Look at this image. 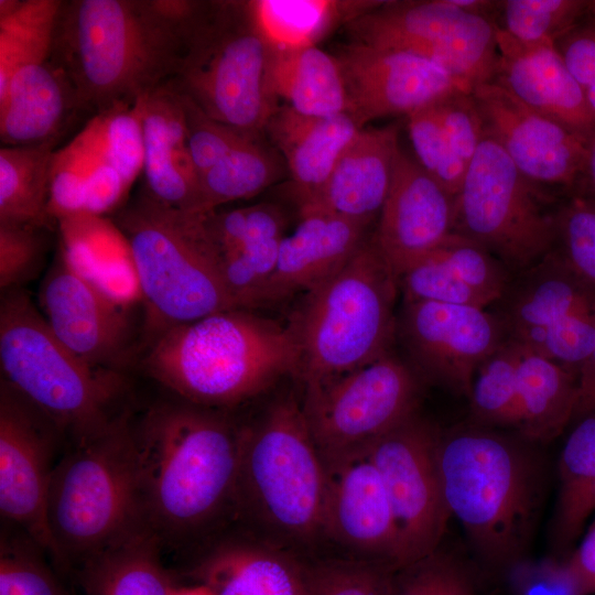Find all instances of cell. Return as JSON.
Listing matches in <instances>:
<instances>
[{"mask_svg": "<svg viewBox=\"0 0 595 595\" xmlns=\"http://www.w3.org/2000/svg\"><path fill=\"white\" fill-rule=\"evenodd\" d=\"M496 37L498 60L490 83L587 144L595 134V120L583 88L554 44L522 43L498 28Z\"/></svg>", "mask_w": 595, "mask_h": 595, "instance_id": "obj_23", "label": "cell"}, {"mask_svg": "<svg viewBox=\"0 0 595 595\" xmlns=\"http://www.w3.org/2000/svg\"><path fill=\"white\" fill-rule=\"evenodd\" d=\"M113 224L128 244L140 293L159 333L237 309L206 213L171 207L145 192L120 209Z\"/></svg>", "mask_w": 595, "mask_h": 595, "instance_id": "obj_8", "label": "cell"}, {"mask_svg": "<svg viewBox=\"0 0 595 595\" xmlns=\"http://www.w3.org/2000/svg\"><path fill=\"white\" fill-rule=\"evenodd\" d=\"M591 11L595 14V0H591Z\"/></svg>", "mask_w": 595, "mask_h": 595, "instance_id": "obj_61", "label": "cell"}, {"mask_svg": "<svg viewBox=\"0 0 595 595\" xmlns=\"http://www.w3.org/2000/svg\"><path fill=\"white\" fill-rule=\"evenodd\" d=\"M71 142L97 161L113 167L131 186L143 169L139 98L95 113Z\"/></svg>", "mask_w": 595, "mask_h": 595, "instance_id": "obj_38", "label": "cell"}, {"mask_svg": "<svg viewBox=\"0 0 595 595\" xmlns=\"http://www.w3.org/2000/svg\"><path fill=\"white\" fill-rule=\"evenodd\" d=\"M345 28L351 42L414 53L470 89L490 82L498 60V26L451 0L382 1Z\"/></svg>", "mask_w": 595, "mask_h": 595, "instance_id": "obj_12", "label": "cell"}, {"mask_svg": "<svg viewBox=\"0 0 595 595\" xmlns=\"http://www.w3.org/2000/svg\"><path fill=\"white\" fill-rule=\"evenodd\" d=\"M2 378L73 442L108 426L125 390L119 371L89 365L52 332L23 289L0 302Z\"/></svg>", "mask_w": 595, "mask_h": 595, "instance_id": "obj_9", "label": "cell"}, {"mask_svg": "<svg viewBox=\"0 0 595 595\" xmlns=\"http://www.w3.org/2000/svg\"><path fill=\"white\" fill-rule=\"evenodd\" d=\"M41 229L31 225L0 223V289L22 286L41 269L45 240Z\"/></svg>", "mask_w": 595, "mask_h": 595, "instance_id": "obj_49", "label": "cell"}, {"mask_svg": "<svg viewBox=\"0 0 595 595\" xmlns=\"http://www.w3.org/2000/svg\"><path fill=\"white\" fill-rule=\"evenodd\" d=\"M147 193L171 207L198 213L199 184L188 147L180 93L166 83L139 97Z\"/></svg>", "mask_w": 595, "mask_h": 595, "instance_id": "obj_24", "label": "cell"}, {"mask_svg": "<svg viewBox=\"0 0 595 595\" xmlns=\"http://www.w3.org/2000/svg\"><path fill=\"white\" fill-rule=\"evenodd\" d=\"M54 423L1 379L0 511L58 565L46 520L57 434Z\"/></svg>", "mask_w": 595, "mask_h": 595, "instance_id": "obj_16", "label": "cell"}, {"mask_svg": "<svg viewBox=\"0 0 595 595\" xmlns=\"http://www.w3.org/2000/svg\"><path fill=\"white\" fill-rule=\"evenodd\" d=\"M521 346L508 337L477 368L468 394L473 423L517 428Z\"/></svg>", "mask_w": 595, "mask_h": 595, "instance_id": "obj_39", "label": "cell"}, {"mask_svg": "<svg viewBox=\"0 0 595 595\" xmlns=\"http://www.w3.org/2000/svg\"><path fill=\"white\" fill-rule=\"evenodd\" d=\"M160 545L158 537L141 524L88 558L78 565L85 595H171Z\"/></svg>", "mask_w": 595, "mask_h": 595, "instance_id": "obj_30", "label": "cell"}, {"mask_svg": "<svg viewBox=\"0 0 595 595\" xmlns=\"http://www.w3.org/2000/svg\"><path fill=\"white\" fill-rule=\"evenodd\" d=\"M54 143L0 148V223L50 226Z\"/></svg>", "mask_w": 595, "mask_h": 595, "instance_id": "obj_35", "label": "cell"}, {"mask_svg": "<svg viewBox=\"0 0 595 595\" xmlns=\"http://www.w3.org/2000/svg\"><path fill=\"white\" fill-rule=\"evenodd\" d=\"M195 574L214 595H306L303 566L281 553L246 544L218 548Z\"/></svg>", "mask_w": 595, "mask_h": 595, "instance_id": "obj_29", "label": "cell"}, {"mask_svg": "<svg viewBox=\"0 0 595 595\" xmlns=\"http://www.w3.org/2000/svg\"><path fill=\"white\" fill-rule=\"evenodd\" d=\"M182 23L163 14L156 0L62 1L50 60L79 108L97 113L173 78Z\"/></svg>", "mask_w": 595, "mask_h": 595, "instance_id": "obj_3", "label": "cell"}, {"mask_svg": "<svg viewBox=\"0 0 595 595\" xmlns=\"http://www.w3.org/2000/svg\"><path fill=\"white\" fill-rule=\"evenodd\" d=\"M473 95L484 137L497 143L531 182L570 195L584 165L586 143L494 83L475 86Z\"/></svg>", "mask_w": 595, "mask_h": 595, "instance_id": "obj_18", "label": "cell"}, {"mask_svg": "<svg viewBox=\"0 0 595 595\" xmlns=\"http://www.w3.org/2000/svg\"><path fill=\"white\" fill-rule=\"evenodd\" d=\"M559 195L564 196L527 178L484 138L454 198V232L508 269L527 270L556 246Z\"/></svg>", "mask_w": 595, "mask_h": 595, "instance_id": "obj_11", "label": "cell"}, {"mask_svg": "<svg viewBox=\"0 0 595 595\" xmlns=\"http://www.w3.org/2000/svg\"><path fill=\"white\" fill-rule=\"evenodd\" d=\"M388 595H483L470 569L456 555L434 552L396 567Z\"/></svg>", "mask_w": 595, "mask_h": 595, "instance_id": "obj_41", "label": "cell"}, {"mask_svg": "<svg viewBox=\"0 0 595 595\" xmlns=\"http://www.w3.org/2000/svg\"><path fill=\"white\" fill-rule=\"evenodd\" d=\"M236 493L288 536L305 540L323 532L326 468L303 405L292 394L240 431Z\"/></svg>", "mask_w": 595, "mask_h": 595, "instance_id": "obj_10", "label": "cell"}, {"mask_svg": "<svg viewBox=\"0 0 595 595\" xmlns=\"http://www.w3.org/2000/svg\"><path fill=\"white\" fill-rule=\"evenodd\" d=\"M284 227L285 217L273 204L262 203L230 209L224 218L228 252L248 245L283 238Z\"/></svg>", "mask_w": 595, "mask_h": 595, "instance_id": "obj_53", "label": "cell"}, {"mask_svg": "<svg viewBox=\"0 0 595 595\" xmlns=\"http://www.w3.org/2000/svg\"><path fill=\"white\" fill-rule=\"evenodd\" d=\"M394 569L376 560L304 567L306 595H388Z\"/></svg>", "mask_w": 595, "mask_h": 595, "instance_id": "obj_45", "label": "cell"}, {"mask_svg": "<svg viewBox=\"0 0 595 595\" xmlns=\"http://www.w3.org/2000/svg\"><path fill=\"white\" fill-rule=\"evenodd\" d=\"M323 532L336 541L402 565L399 532L382 478L366 447L324 461Z\"/></svg>", "mask_w": 595, "mask_h": 595, "instance_id": "obj_21", "label": "cell"}, {"mask_svg": "<svg viewBox=\"0 0 595 595\" xmlns=\"http://www.w3.org/2000/svg\"><path fill=\"white\" fill-rule=\"evenodd\" d=\"M133 435L143 522L161 544L207 523L236 493L240 431L208 408L159 402Z\"/></svg>", "mask_w": 595, "mask_h": 595, "instance_id": "obj_2", "label": "cell"}, {"mask_svg": "<svg viewBox=\"0 0 595 595\" xmlns=\"http://www.w3.org/2000/svg\"><path fill=\"white\" fill-rule=\"evenodd\" d=\"M363 128L349 112L311 117L282 105L271 116L264 133L289 170L299 214L317 201L339 156Z\"/></svg>", "mask_w": 595, "mask_h": 595, "instance_id": "obj_26", "label": "cell"}, {"mask_svg": "<svg viewBox=\"0 0 595 595\" xmlns=\"http://www.w3.org/2000/svg\"><path fill=\"white\" fill-rule=\"evenodd\" d=\"M577 378L554 361L521 347L518 367L520 436L532 443L555 439L574 420Z\"/></svg>", "mask_w": 595, "mask_h": 595, "instance_id": "obj_31", "label": "cell"}, {"mask_svg": "<svg viewBox=\"0 0 595 595\" xmlns=\"http://www.w3.org/2000/svg\"><path fill=\"white\" fill-rule=\"evenodd\" d=\"M559 576L566 595L595 594V515L578 545L559 563Z\"/></svg>", "mask_w": 595, "mask_h": 595, "instance_id": "obj_56", "label": "cell"}, {"mask_svg": "<svg viewBox=\"0 0 595 595\" xmlns=\"http://www.w3.org/2000/svg\"><path fill=\"white\" fill-rule=\"evenodd\" d=\"M88 172L86 155L71 142L54 152L50 183L53 219L84 214Z\"/></svg>", "mask_w": 595, "mask_h": 595, "instance_id": "obj_51", "label": "cell"}, {"mask_svg": "<svg viewBox=\"0 0 595 595\" xmlns=\"http://www.w3.org/2000/svg\"><path fill=\"white\" fill-rule=\"evenodd\" d=\"M433 107L452 147L468 165L485 138L473 90L457 89Z\"/></svg>", "mask_w": 595, "mask_h": 595, "instance_id": "obj_52", "label": "cell"}, {"mask_svg": "<svg viewBox=\"0 0 595 595\" xmlns=\"http://www.w3.org/2000/svg\"><path fill=\"white\" fill-rule=\"evenodd\" d=\"M382 1L253 0L256 23L272 51L316 46L336 26L348 24Z\"/></svg>", "mask_w": 595, "mask_h": 595, "instance_id": "obj_34", "label": "cell"}, {"mask_svg": "<svg viewBox=\"0 0 595 595\" xmlns=\"http://www.w3.org/2000/svg\"><path fill=\"white\" fill-rule=\"evenodd\" d=\"M80 151L89 163L84 214L102 216L120 204L130 186L113 167L97 161L83 150Z\"/></svg>", "mask_w": 595, "mask_h": 595, "instance_id": "obj_55", "label": "cell"}, {"mask_svg": "<svg viewBox=\"0 0 595 595\" xmlns=\"http://www.w3.org/2000/svg\"><path fill=\"white\" fill-rule=\"evenodd\" d=\"M171 595H214L213 592L199 584L198 586L193 587H183V588H172Z\"/></svg>", "mask_w": 595, "mask_h": 595, "instance_id": "obj_59", "label": "cell"}, {"mask_svg": "<svg viewBox=\"0 0 595 595\" xmlns=\"http://www.w3.org/2000/svg\"><path fill=\"white\" fill-rule=\"evenodd\" d=\"M398 288L371 234L342 269L305 293L289 323L301 349L298 376L305 390L389 353Z\"/></svg>", "mask_w": 595, "mask_h": 595, "instance_id": "obj_6", "label": "cell"}, {"mask_svg": "<svg viewBox=\"0 0 595 595\" xmlns=\"http://www.w3.org/2000/svg\"><path fill=\"white\" fill-rule=\"evenodd\" d=\"M283 163L260 138L245 140L199 176L198 213L256 196L281 177Z\"/></svg>", "mask_w": 595, "mask_h": 595, "instance_id": "obj_37", "label": "cell"}, {"mask_svg": "<svg viewBox=\"0 0 595 595\" xmlns=\"http://www.w3.org/2000/svg\"><path fill=\"white\" fill-rule=\"evenodd\" d=\"M350 113L365 127L378 118H405L457 89L473 90L414 53L350 42L337 51Z\"/></svg>", "mask_w": 595, "mask_h": 595, "instance_id": "obj_20", "label": "cell"}, {"mask_svg": "<svg viewBox=\"0 0 595 595\" xmlns=\"http://www.w3.org/2000/svg\"><path fill=\"white\" fill-rule=\"evenodd\" d=\"M420 386L390 351L375 361L305 390L303 410L327 461L366 447L414 413Z\"/></svg>", "mask_w": 595, "mask_h": 595, "instance_id": "obj_13", "label": "cell"}, {"mask_svg": "<svg viewBox=\"0 0 595 595\" xmlns=\"http://www.w3.org/2000/svg\"><path fill=\"white\" fill-rule=\"evenodd\" d=\"M592 411H595V345L578 374L574 420Z\"/></svg>", "mask_w": 595, "mask_h": 595, "instance_id": "obj_57", "label": "cell"}, {"mask_svg": "<svg viewBox=\"0 0 595 595\" xmlns=\"http://www.w3.org/2000/svg\"><path fill=\"white\" fill-rule=\"evenodd\" d=\"M181 96L185 111L188 152L198 178L245 140L261 138L249 136L212 119L191 99Z\"/></svg>", "mask_w": 595, "mask_h": 595, "instance_id": "obj_50", "label": "cell"}, {"mask_svg": "<svg viewBox=\"0 0 595 595\" xmlns=\"http://www.w3.org/2000/svg\"><path fill=\"white\" fill-rule=\"evenodd\" d=\"M501 318L521 347L578 378L595 345V283L553 249L524 270Z\"/></svg>", "mask_w": 595, "mask_h": 595, "instance_id": "obj_14", "label": "cell"}, {"mask_svg": "<svg viewBox=\"0 0 595 595\" xmlns=\"http://www.w3.org/2000/svg\"><path fill=\"white\" fill-rule=\"evenodd\" d=\"M553 44L583 90L595 82V14L591 8L581 21L558 37Z\"/></svg>", "mask_w": 595, "mask_h": 595, "instance_id": "obj_54", "label": "cell"}, {"mask_svg": "<svg viewBox=\"0 0 595 595\" xmlns=\"http://www.w3.org/2000/svg\"><path fill=\"white\" fill-rule=\"evenodd\" d=\"M586 106L595 120V82L584 88Z\"/></svg>", "mask_w": 595, "mask_h": 595, "instance_id": "obj_60", "label": "cell"}, {"mask_svg": "<svg viewBox=\"0 0 595 595\" xmlns=\"http://www.w3.org/2000/svg\"><path fill=\"white\" fill-rule=\"evenodd\" d=\"M571 194L585 197L595 203V134L586 144L584 165Z\"/></svg>", "mask_w": 595, "mask_h": 595, "instance_id": "obj_58", "label": "cell"}, {"mask_svg": "<svg viewBox=\"0 0 595 595\" xmlns=\"http://www.w3.org/2000/svg\"><path fill=\"white\" fill-rule=\"evenodd\" d=\"M282 239L248 245L221 256L225 284L237 309L251 311L262 306Z\"/></svg>", "mask_w": 595, "mask_h": 595, "instance_id": "obj_44", "label": "cell"}, {"mask_svg": "<svg viewBox=\"0 0 595 595\" xmlns=\"http://www.w3.org/2000/svg\"><path fill=\"white\" fill-rule=\"evenodd\" d=\"M181 35L178 65L169 83L212 119L262 137L279 99L272 48L250 1H198Z\"/></svg>", "mask_w": 595, "mask_h": 595, "instance_id": "obj_5", "label": "cell"}, {"mask_svg": "<svg viewBox=\"0 0 595 595\" xmlns=\"http://www.w3.org/2000/svg\"><path fill=\"white\" fill-rule=\"evenodd\" d=\"M433 105L405 118L409 138L419 164L455 197L463 184L467 164L452 147Z\"/></svg>", "mask_w": 595, "mask_h": 595, "instance_id": "obj_42", "label": "cell"}, {"mask_svg": "<svg viewBox=\"0 0 595 595\" xmlns=\"http://www.w3.org/2000/svg\"><path fill=\"white\" fill-rule=\"evenodd\" d=\"M399 327L422 370L466 397L477 368L507 339L501 317L469 305L404 301Z\"/></svg>", "mask_w": 595, "mask_h": 595, "instance_id": "obj_17", "label": "cell"}, {"mask_svg": "<svg viewBox=\"0 0 595 595\" xmlns=\"http://www.w3.org/2000/svg\"><path fill=\"white\" fill-rule=\"evenodd\" d=\"M41 552L26 534L2 532L0 595H67Z\"/></svg>", "mask_w": 595, "mask_h": 595, "instance_id": "obj_43", "label": "cell"}, {"mask_svg": "<svg viewBox=\"0 0 595 595\" xmlns=\"http://www.w3.org/2000/svg\"><path fill=\"white\" fill-rule=\"evenodd\" d=\"M61 0H0V95L21 69L50 60Z\"/></svg>", "mask_w": 595, "mask_h": 595, "instance_id": "obj_36", "label": "cell"}, {"mask_svg": "<svg viewBox=\"0 0 595 595\" xmlns=\"http://www.w3.org/2000/svg\"><path fill=\"white\" fill-rule=\"evenodd\" d=\"M46 520L63 569L80 565L144 524L133 426L127 414L73 442L54 465Z\"/></svg>", "mask_w": 595, "mask_h": 595, "instance_id": "obj_7", "label": "cell"}, {"mask_svg": "<svg viewBox=\"0 0 595 595\" xmlns=\"http://www.w3.org/2000/svg\"><path fill=\"white\" fill-rule=\"evenodd\" d=\"M80 109L74 90L51 60L19 71L0 95L2 145L55 141L68 116Z\"/></svg>", "mask_w": 595, "mask_h": 595, "instance_id": "obj_28", "label": "cell"}, {"mask_svg": "<svg viewBox=\"0 0 595 595\" xmlns=\"http://www.w3.org/2000/svg\"><path fill=\"white\" fill-rule=\"evenodd\" d=\"M555 248L583 277L595 283V203L567 195L558 208Z\"/></svg>", "mask_w": 595, "mask_h": 595, "instance_id": "obj_48", "label": "cell"}, {"mask_svg": "<svg viewBox=\"0 0 595 595\" xmlns=\"http://www.w3.org/2000/svg\"><path fill=\"white\" fill-rule=\"evenodd\" d=\"M39 309L55 336L89 365L119 371L128 363L132 334L122 303L75 269L61 249L42 281Z\"/></svg>", "mask_w": 595, "mask_h": 595, "instance_id": "obj_19", "label": "cell"}, {"mask_svg": "<svg viewBox=\"0 0 595 595\" xmlns=\"http://www.w3.org/2000/svg\"><path fill=\"white\" fill-rule=\"evenodd\" d=\"M440 435L414 413L366 446L390 500L402 565L437 550L451 517L437 462Z\"/></svg>", "mask_w": 595, "mask_h": 595, "instance_id": "obj_15", "label": "cell"}, {"mask_svg": "<svg viewBox=\"0 0 595 595\" xmlns=\"http://www.w3.org/2000/svg\"><path fill=\"white\" fill-rule=\"evenodd\" d=\"M358 221L326 212L300 215L295 230L280 244L275 270L264 291L262 306L298 292H310L339 269L367 239Z\"/></svg>", "mask_w": 595, "mask_h": 595, "instance_id": "obj_25", "label": "cell"}, {"mask_svg": "<svg viewBox=\"0 0 595 595\" xmlns=\"http://www.w3.org/2000/svg\"><path fill=\"white\" fill-rule=\"evenodd\" d=\"M404 301H428L485 309L491 302L459 279L431 251L399 278Z\"/></svg>", "mask_w": 595, "mask_h": 595, "instance_id": "obj_47", "label": "cell"}, {"mask_svg": "<svg viewBox=\"0 0 595 595\" xmlns=\"http://www.w3.org/2000/svg\"><path fill=\"white\" fill-rule=\"evenodd\" d=\"M399 148L397 123L360 129L339 156L317 201L299 215L326 212L369 227L386 202Z\"/></svg>", "mask_w": 595, "mask_h": 595, "instance_id": "obj_27", "label": "cell"}, {"mask_svg": "<svg viewBox=\"0 0 595 595\" xmlns=\"http://www.w3.org/2000/svg\"><path fill=\"white\" fill-rule=\"evenodd\" d=\"M300 361L289 325L234 309L159 333L142 365L180 399L212 408L237 404L298 375Z\"/></svg>", "mask_w": 595, "mask_h": 595, "instance_id": "obj_4", "label": "cell"}, {"mask_svg": "<svg viewBox=\"0 0 595 595\" xmlns=\"http://www.w3.org/2000/svg\"><path fill=\"white\" fill-rule=\"evenodd\" d=\"M558 476L552 540L556 550L566 552L595 515V411L576 419L560 454Z\"/></svg>", "mask_w": 595, "mask_h": 595, "instance_id": "obj_33", "label": "cell"}, {"mask_svg": "<svg viewBox=\"0 0 595 595\" xmlns=\"http://www.w3.org/2000/svg\"><path fill=\"white\" fill-rule=\"evenodd\" d=\"M431 252L491 303L506 293L508 268L470 239L453 232Z\"/></svg>", "mask_w": 595, "mask_h": 595, "instance_id": "obj_46", "label": "cell"}, {"mask_svg": "<svg viewBox=\"0 0 595 595\" xmlns=\"http://www.w3.org/2000/svg\"><path fill=\"white\" fill-rule=\"evenodd\" d=\"M591 0H502L498 29L527 44H553L588 12Z\"/></svg>", "mask_w": 595, "mask_h": 595, "instance_id": "obj_40", "label": "cell"}, {"mask_svg": "<svg viewBox=\"0 0 595 595\" xmlns=\"http://www.w3.org/2000/svg\"><path fill=\"white\" fill-rule=\"evenodd\" d=\"M533 444L475 423L440 435L437 462L446 506L493 572L522 562L540 519L547 473Z\"/></svg>", "mask_w": 595, "mask_h": 595, "instance_id": "obj_1", "label": "cell"}, {"mask_svg": "<svg viewBox=\"0 0 595 595\" xmlns=\"http://www.w3.org/2000/svg\"><path fill=\"white\" fill-rule=\"evenodd\" d=\"M454 198L400 145L372 234L398 280L454 232Z\"/></svg>", "mask_w": 595, "mask_h": 595, "instance_id": "obj_22", "label": "cell"}, {"mask_svg": "<svg viewBox=\"0 0 595 595\" xmlns=\"http://www.w3.org/2000/svg\"><path fill=\"white\" fill-rule=\"evenodd\" d=\"M271 79L278 99L302 115L350 113L340 66L335 55L317 46L272 51Z\"/></svg>", "mask_w": 595, "mask_h": 595, "instance_id": "obj_32", "label": "cell"}]
</instances>
